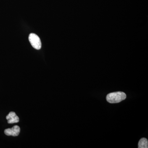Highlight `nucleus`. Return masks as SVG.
<instances>
[{
	"instance_id": "1",
	"label": "nucleus",
	"mask_w": 148,
	"mask_h": 148,
	"mask_svg": "<svg viewBox=\"0 0 148 148\" xmlns=\"http://www.w3.org/2000/svg\"><path fill=\"white\" fill-rule=\"evenodd\" d=\"M126 98V95L124 92L121 91L111 92L107 95L106 99L109 103H119Z\"/></svg>"
},
{
	"instance_id": "2",
	"label": "nucleus",
	"mask_w": 148,
	"mask_h": 148,
	"mask_svg": "<svg viewBox=\"0 0 148 148\" xmlns=\"http://www.w3.org/2000/svg\"><path fill=\"white\" fill-rule=\"evenodd\" d=\"M29 39L32 47L35 49L39 50L41 48V42L38 35L34 33H32L29 35Z\"/></svg>"
},
{
	"instance_id": "3",
	"label": "nucleus",
	"mask_w": 148,
	"mask_h": 148,
	"mask_svg": "<svg viewBox=\"0 0 148 148\" xmlns=\"http://www.w3.org/2000/svg\"><path fill=\"white\" fill-rule=\"evenodd\" d=\"M20 132V127L18 125H15L12 128H8L4 131L5 134L8 136L16 137L19 135Z\"/></svg>"
},
{
	"instance_id": "4",
	"label": "nucleus",
	"mask_w": 148,
	"mask_h": 148,
	"mask_svg": "<svg viewBox=\"0 0 148 148\" xmlns=\"http://www.w3.org/2000/svg\"><path fill=\"white\" fill-rule=\"evenodd\" d=\"M6 119L9 124L17 123L19 121V118L14 112H11L9 113L6 116Z\"/></svg>"
},
{
	"instance_id": "5",
	"label": "nucleus",
	"mask_w": 148,
	"mask_h": 148,
	"mask_svg": "<svg viewBox=\"0 0 148 148\" xmlns=\"http://www.w3.org/2000/svg\"><path fill=\"white\" fill-rule=\"evenodd\" d=\"M138 148H148V141L145 138H143L140 139L138 143Z\"/></svg>"
}]
</instances>
